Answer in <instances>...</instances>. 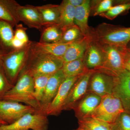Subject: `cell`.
Masks as SVG:
<instances>
[{"label":"cell","instance_id":"4316f807","mask_svg":"<svg viewBox=\"0 0 130 130\" xmlns=\"http://www.w3.org/2000/svg\"><path fill=\"white\" fill-rule=\"evenodd\" d=\"M62 36L59 43H71L83 38L85 37L76 25L66 26L62 28Z\"/></svg>","mask_w":130,"mask_h":130},{"label":"cell","instance_id":"d4e9b609","mask_svg":"<svg viewBox=\"0 0 130 130\" xmlns=\"http://www.w3.org/2000/svg\"><path fill=\"white\" fill-rule=\"evenodd\" d=\"M60 14L59 25L61 27L74 25L76 7L70 4L67 0L63 1L60 5Z\"/></svg>","mask_w":130,"mask_h":130},{"label":"cell","instance_id":"8d00e7d4","mask_svg":"<svg viewBox=\"0 0 130 130\" xmlns=\"http://www.w3.org/2000/svg\"><path fill=\"white\" fill-rule=\"evenodd\" d=\"M126 48H128L130 49V42L129 43L127 44Z\"/></svg>","mask_w":130,"mask_h":130},{"label":"cell","instance_id":"836d02e7","mask_svg":"<svg viewBox=\"0 0 130 130\" xmlns=\"http://www.w3.org/2000/svg\"><path fill=\"white\" fill-rule=\"evenodd\" d=\"M124 59L125 70L130 73V49H125Z\"/></svg>","mask_w":130,"mask_h":130},{"label":"cell","instance_id":"f1b7e54d","mask_svg":"<svg viewBox=\"0 0 130 130\" xmlns=\"http://www.w3.org/2000/svg\"><path fill=\"white\" fill-rule=\"evenodd\" d=\"M50 76L41 75L33 77L35 97L40 103L43 97L47 83Z\"/></svg>","mask_w":130,"mask_h":130},{"label":"cell","instance_id":"7402d4cb","mask_svg":"<svg viewBox=\"0 0 130 130\" xmlns=\"http://www.w3.org/2000/svg\"><path fill=\"white\" fill-rule=\"evenodd\" d=\"M13 28L9 24L0 20V50L2 53L13 49L12 42L14 31Z\"/></svg>","mask_w":130,"mask_h":130},{"label":"cell","instance_id":"5bb4252c","mask_svg":"<svg viewBox=\"0 0 130 130\" xmlns=\"http://www.w3.org/2000/svg\"><path fill=\"white\" fill-rule=\"evenodd\" d=\"M103 55L101 44L92 36L89 39L84 58V62L89 70L96 71L101 67Z\"/></svg>","mask_w":130,"mask_h":130},{"label":"cell","instance_id":"83f0119b","mask_svg":"<svg viewBox=\"0 0 130 130\" xmlns=\"http://www.w3.org/2000/svg\"><path fill=\"white\" fill-rule=\"evenodd\" d=\"M130 9V1H121L120 3L113 6L107 11L99 16L109 20H113L119 15L128 11Z\"/></svg>","mask_w":130,"mask_h":130},{"label":"cell","instance_id":"ba28073f","mask_svg":"<svg viewBox=\"0 0 130 130\" xmlns=\"http://www.w3.org/2000/svg\"><path fill=\"white\" fill-rule=\"evenodd\" d=\"M39 113L34 108L15 102L0 101V119L6 124H12L25 115Z\"/></svg>","mask_w":130,"mask_h":130},{"label":"cell","instance_id":"4dcf8cb0","mask_svg":"<svg viewBox=\"0 0 130 130\" xmlns=\"http://www.w3.org/2000/svg\"><path fill=\"white\" fill-rule=\"evenodd\" d=\"M111 126L112 130H130V115L123 112Z\"/></svg>","mask_w":130,"mask_h":130},{"label":"cell","instance_id":"3957f363","mask_svg":"<svg viewBox=\"0 0 130 130\" xmlns=\"http://www.w3.org/2000/svg\"><path fill=\"white\" fill-rule=\"evenodd\" d=\"M92 36L102 44L126 48L130 42V27L103 23L92 28Z\"/></svg>","mask_w":130,"mask_h":130},{"label":"cell","instance_id":"e0dca14e","mask_svg":"<svg viewBox=\"0 0 130 130\" xmlns=\"http://www.w3.org/2000/svg\"><path fill=\"white\" fill-rule=\"evenodd\" d=\"M91 1L85 0L83 5L76 7L74 24L81 30L85 37H91V30L88 25V19L90 14Z\"/></svg>","mask_w":130,"mask_h":130},{"label":"cell","instance_id":"d6986e66","mask_svg":"<svg viewBox=\"0 0 130 130\" xmlns=\"http://www.w3.org/2000/svg\"><path fill=\"white\" fill-rule=\"evenodd\" d=\"M70 44L33 42L31 49L32 51L37 53L62 58Z\"/></svg>","mask_w":130,"mask_h":130},{"label":"cell","instance_id":"7c38bea8","mask_svg":"<svg viewBox=\"0 0 130 130\" xmlns=\"http://www.w3.org/2000/svg\"><path fill=\"white\" fill-rule=\"evenodd\" d=\"M113 79V94L120 100L125 111L130 115V73L124 70Z\"/></svg>","mask_w":130,"mask_h":130},{"label":"cell","instance_id":"52a82bcc","mask_svg":"<svg viewBox=\"0 0 130 130\" xmlns=\"http://www.w3.org/2000/svg\"><path fill=\"white\" fill-rule=\"evenodd\" d=\"M47 117L40 113L27 114L12 124L0 126V130H47Z\"/></svg>","mask_w":130,"mask_h":130},{"label":"cell","instance_id":"74e56055","mask_svg":"<svg viewBox=\"0 0 130 130\" xmlns=\"http://www.w3.org/2000/svg\"><path fill=\"white\" fill-rule=\"evenodd\" d=\"M2 51H1V50H0V55H1V53H2Z\"/></svg>","mask_w":130,"mask_h":130},{"label":"cell","instance_id":"ac0fdd59","mask_svg":"<svg viewBox=\"0 0 130 130\" xmlns=\"http://www.w3.org/2000/svg\"><path fill=\"white\" fill-rule=\"evenodd\" d=\"M20 5L14 0H0V20L9 24L13 27L19 24L18 10Z\"/></svg>","mask_w":130,"mask_h":130},{"label":"cell","instance_id":"44dd1931","mask_svg":"<svg viewBox=\"0 0 130 130\" xmlns=\"http://www.w3.org/2000/svg\"><path fill=\"white\" fill-rule=\"evenodd\" d=\"M36 7L41 16L43 27L59 24L60 14V5L47 4Z\"/></svg>","mask_w":130,"mask_h":130},{"label":"cell","instance_id":"8992f818","mask_svg":"<svg viewBox=\"0 0 130 130\" xmlns=\"http://www.w3.org/2000/svg\"><path fill=\"white\" fill-rule=\"evenodd\" d=\"M124 111L120 100L112 94L101 98L100 104L89 117L111 124Z\"/></svg>","mask_w":130,"mask_h":130},{"label":"cell","instance_id":"484cf974","mask_svg":"<svg viewBox=\"0 0 130 130\" xmlns=\"http://www.w3.org/2000/svg\"><path fill=\"white\" fill-rule=\"evenodd\" d=\"M78 124L79 130H112L111 124L91 117L78 120Z\"/></svg>","mask_w":130,"mask_h":130},{"label":"cell","instance_id":"603a6c76","mask_svg":"<svg viewBox=\"0 0 130 130\" xmlns=\"http://www.w3.org/2000/svg\"><path fill=\"white\" fill-rule=\"evenodd\" d=\"M62 27L59 24L43 27L41 30L40 42L48 43H59L62 36Z\"/></svg>","mask_w":130,"mask_h":130},{"label":"cell","instance_id":"d6a6232c","mask_svg":"<svg viewBox=\"0 0 130 130\" xmlns=\"http://www.w3.org/2000/svg\"><path fill=\"white\" fill-rule=\"evenodd\" d=\"M26 28L24 27L21 24H18L16 26L14 31V38L23 42L25 44L29 43V40L28 35L26 34Z\"/></svg>","mask_w":130,"mask_h":130},{"label":"cell","instance_id":"ab89813d","mask_svg":"<svg viewBox=\"0 0 130 130\" xmlns=\"http://www.w3.org/2000/svg\"><path fill=\"white\" fill-rule=\"evenodd\" d=\"M1 98H0V101H1Z\"/></svg>","mask_w":130,"mask_h":130},{"label":"cell","instance_id":"f546056e","mask_svg":"<svg viewBox=\"0 0 130 130\" xmlns=\"http://www.w3.org/2000/svg\"><path fill=\"white\" fill-rule=\"evenodd\" d=\"M116 1L112 0L91 1L90 14L95 16L106 12L113 6V4Z\"/></svg>","mask_w":130,"mask_h":130},{"label":"cell","instance_id":"f35d334b","mask_svg":"<svg viewBox=\"0 0 130 130\" xmlns=\"http://www.w3.org/2000/svg\"><path fill=\"white\" fill-rule=\"evenodd\" d=\"M79 130L77 128V129H74V130Z\"/></svg>","mask_w":130,"mask_h":130},{"label":"cell","instance_id":"30bf717a","mask_svg":"<svg viewBox=\"0 0 130 130\" xmlns=\"http://www.w3.org/2000/svg\"><path fill=\"white\" fill-rule=\"evenodd\" d=\"M81 76L66 78L55 97L44 112V115L47 116H57L61 113L73 86Z\"/></svg>","mask_w":130,"mask_h":130},{"label":"cell","instance_id":"e575fe53","mask_svg":"<svg viewBox=\"0 0 130 130\" xmlns=\"http://www.w3.org/2000/svg\"><path fill=\"white\" fill-rule=\"evenodd\" d=\"M85 0H67L70 4L75 7L83 5L85 2Z\"/></svg>","mask_w":130,"mask_h":130},{"label":"cell","instance_id":"cb8c5ba5","mask_svg":"<svg viewBox=\"0 0 130 130\" xmlns=\"http://www.w3.org/2000/svg\"><path fill=\"white\" fill-rule=\"evenodd\" d=\"M61 69L66 77L81 76L90 70L86 67L84 59L64 63Z\"/></svg>","mask_w":130,"mask_h":130},{"label":"cell","instance_id":"4fadbf2b","mask_svg":"<svg viewBox=\"0 0 130 130\" xmlns=\"http://www.w3.org/2000/svg\"><path fill=\"white\" fill-rule=\"evenodd\" d=\"M66 77L62 69L52 74L48 80L42 99L40 102V113L44 112L58 93L61 85Z\"/></svg>","mask_w":130,"mask_h":130},{"label":"cell","instance_id":"7a4b0ae2","mask_svg":"<svg viewBox=\"0 0 130 130\" xmlns=\"http://www.w3.org/2000/svg\"><path fill=\"white\" fill-rule=\"evenodd\" d=\"M2 100L24 103L34 108L39 113L41 111L40 102L35 96L33 77L25 70L21 73L13 88L2 97Z\"/></svg>","mask_w":130,"mask_h":130},{"label":"cell","instance_id":"ffe728a7","mask_svg":"<svg viewBox=\"0 0 130 130\" xmlns=\"http://www.w3.org/2000/svg\"><path fill=\"white\" fill-rule=\"evenodd\" d=\"M90 38L84 37L70 43L61 58L63 62L84 59Z\"/></svg>","mask_w":130,"mask_h":130},{"label":"cell","instance_id":"5b68a950","mask_svg":"<svg viewBox=\"0 0 130 130\" xmlns=\"http://www.w3.org/2000/svg\"><path fill=\"white\" fill-rule=\"evenodd\" d=\"M101 44L103 52V63L101 67L96 71L113 77L116 76L125 70L124 56L126 47Z\"/></svg>","mask_w":130,"mask_h":130},{"label":"cell","instance_id":"277c9868","mask_svg":"<svg viewBox=\"0 0 130 130\" xmlns=\"http://www.w3.org/2000/svg\"><path fill=\"white\" fill-rule=\"evenodd\" d=\"M63 63L61 58L37 53L31 49L24 70L33 77L38 75H51L61 69Z\"/></svg>","mask_w":130,"mask_h":130},{"label":"cell","instance_id":"1f68e13d","mask_svg":"<svg viewBox=\"0 0 130 130\" xmlns=\"http://www.w3.org/2000/svg\"><path fill=\"white\" fill-rule=\"evenodd\" d=\"M13 86L8 81L0 66V98L1 100H2L5 94L11 89Z\"/></svg>","mask_w":130,"mask_h":130},{"label":"cell","instance_id":"2e32d148","mask_svg":"<svg viewBox=\"0 0 130 130\" xmlns=\"http://www.w3.org/2000/svg\"><path fill=\"white\" fill-rule=\"evenodd\" d=\"M101 100V97L93 93H87L73 109L78 120L90 117Z\"/></svg>","mask_w":130,"mask_h":130},{"label":"cell","instance_id":"9c48e42d","mask_svg":"<svg viewBox=\"0 0 130 130\" xmlns=\"http://www.w3.org/2000/svg\"><path fill=\"white\" fill-rule=\"evenodd\" d=\"M95 71L89 70L81 75L75 82L70 91L63 107V110H70L87 94L91 77Z\"/></svg>","mask_w":130,"mask_h":130},{"label":"cell","instance_id":"6da1fadb","mask_svg":"<svg viewBox=\"0 0 130 130\" xmlns=\"http://www.w3.org/2000/svg\"><path fill=\"white\" fill-rule=\"evenodd\" d=\"M33 42L21 48L13 49L0 55V66L8 81L16 84L28 63Z\"/></svg>","mask_w":130,"mask_h":130},{"label":"cell","instance_id":"9a60e30c","mask_svg":"<svg viewBox=\"0 0 130 130\" xmlns=\"http://www.w3.org/2000/svg\"><path fill=\"white\" fill-rule=\"evenodd\" d=\"M18 13L20 21H22L29 28L42 30L43 24L41 14L36 6L20 5L18 8Z\"/></svg>","mask_w":130,"mask_h":130},{"label":"cell","instance_id":"8fae6325","mask_svg":"<svg viewBox=\"0 0 130 130\" xmlns=\"http://www.w3.org/2000/svg\"><path fill=\"white\" fill-rule=\"evenodd\" d=\"M113 86V77L95 71L91 77L87 93H93L102 98L112 94Z\"/></svg>","mask_w":130,"mask_h":130},{"label":"cell","instance_id":"d590c367","mask_svg":"<svg viewBox=\"0 0 130 130\" xmlns=\"http://www.w3.org/2000/svg\"><path fill=\"white\" fill-rule=\"evenodd\" d=\"M6 124L5 123H4L3 121L2 120H1V119H0V126L2 125H6Z\"/></svg>","mask_w":130,"mask_h":130}]
</instances>
